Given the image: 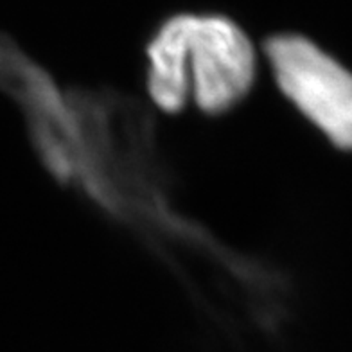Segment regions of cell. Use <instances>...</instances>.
<instances>
[{
    "instance_id": "2",
    "label": "cell",
    "mask_w": 352,
    "mask_h": 352,
    "mask_svg": "<svg viewBox=\"0 0 352 352\" xmlns=\"http://www.w3.org/2000/svg\"><path fill=\"white\" fill-rule=\"evenodd\" d=\"M264 54L280 92L333 146L352 151V72L316 43L278 34Z\"/></svg>"
},
{
    "instance_id": "1",
    "label": "cell",
    "mask_w": 352,
    "mask_h": 352,
    "mask_svg": "<svg viewBox=\"0 0 352 352\" xmlns=\"http://www.w3.org/2000/svg\"><path fill=\"white\" fill-rule=\"evenodd\" d=\"M146 87L167 113L189 98L209 116L241 102L257 76V56L237 23L219 14H178L158 28L146 47Z\"/></svg>"
}]
</instances>
